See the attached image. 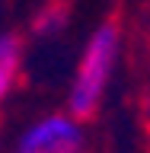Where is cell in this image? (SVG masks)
Wrapping results in <instances>:
<instances>
[{
  "instance_id": "obj_5",
  "label": "cell",
  "mask_w": 150,
  "mask_h": 153,
  "mask_svg": "<svg viewBox=\"0 0 150 153\" xmlns=\"http://www.w3.org/2000/svg\"><path fill=\"white\" fill-rule=\"evenodd\" d=\"M144 121H147V131H150V89L144 96Z\"/></svg>"
},
{
  "instance_id": "obj_4",
  "label": "cell",
  "mask_w": 150,
  "mask_h": 153,
  "mask_svg": "<svg viewBox=\"0 0 150 153\" xmlns=\"http://www.w3.org/2000/svg\"><path fill=\"white\" fill-rule=\"evenodd\" d=\"M64 22H67V7L57 3V0H51V3H45V7L35 13L32 32H35V35H57V32L64 29Z\"/></svg>"
},
{
  "instance_id": "obj_3",
  "label": "cell",
  "mask_w": 150,
  "mask_h": 153,
  "mask_svg": "<svg viewBox=\"0 0 150 153\" xmlns=\"http://www.w3.org/2000/svg\"><path fill=\"white\" fill-rule=\"evenodd\" d=\"M19 67H22V42L16 35H0V105L16 89Z\"/></svg>"
},
{
  "instance_id": "obj_2",
  "label": "cell",
  "mask_w": 150,
  "mask_h": 153,
  "mask_svg": "<svg viewBox=\"0 0 150 153\" xmlns=\"http://www.w3.org/2000/svg\"><path fill=\"white\" fill-rule=\"evenodd\" d=\"M16 153H86L83 124L70 112L45 115L22 131Z\"/></svg>"
},
{
  "instance_id": "obj_1",
  "label": "cell",
  "mask_w": 150,
  "mask_h": 153,
  "mask_svg": "<svg viewBox=\"0 0 150 153\" xmlns=\"http://www.w3.org/2000/svg\"><path fill=\"white\" fill-rule=\"evenodd\" d=\"M118 54H122V32H118L115 22H102L90 35L83 54H80V64L74 70V80H70L67 112L74 118L83 121V118L99 112V105L105 99V89L112 83Z\"/></svg>"
}]
</instances>
